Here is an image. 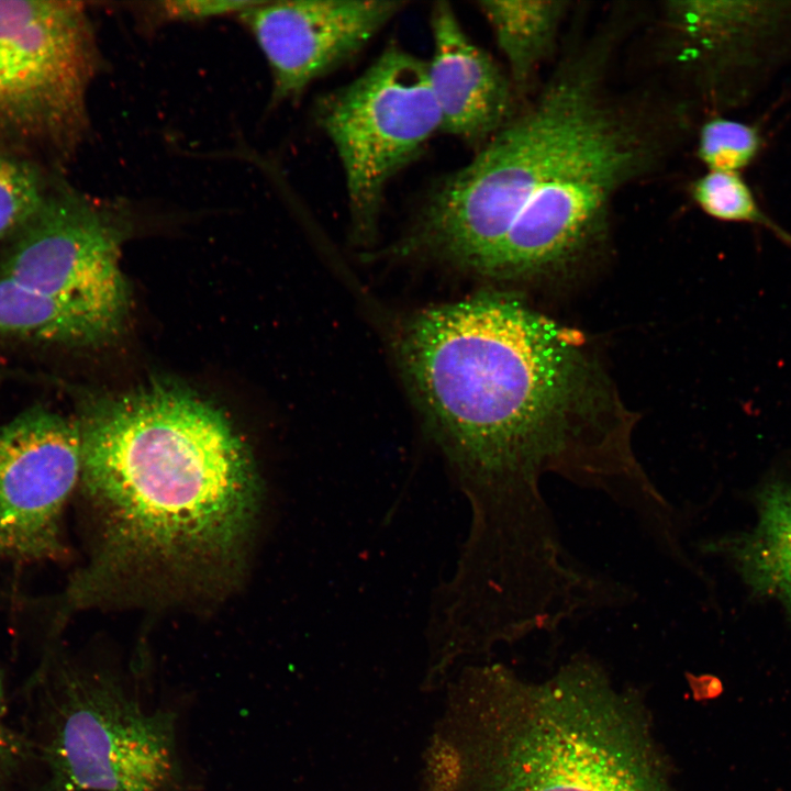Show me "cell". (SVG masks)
<instances>
[{
	"label": "cell",
	"mask_w": 791,
	"mask_h": 791,
	"mask_svg": "<svg viewBox=\"0 0 791 791\" xmlns=\"http://www.w3.org/2000/svg\"><path fill=\"white\" fill-rule=\"evenodd\" d=\"M397 353L468 502V564L515 572L564 553L542 488L548 475L617 503L633 490L630 424L597 413L603 389L584 354L521 302L482 294L422 310Z\"/></svg>",
	"instance_id": "obj_1"
},
{
	"label": "cell",
	"mask_w": 791,
	"mask_h": 791,
	"mask_svg": "<svg viewBox=\"0 0 791 791\" xmlns=\"http://www.w3.org/2000/svg\"><path fill=\"white\" fill-rule=\"evenodd\" d=\"M77 425L79 482L99 536L64 606L96 602L119 575L221 581L260 497L253 459L226 416L182 387L155 382L89 402Z\"/></svg>",
	"instance_id": "obj_2"
},
{
	"label": "cell",
	"mask_w": 791,
	"mask_h": 791,
	"mask_svg": "<svg viewBox=\"0 0 791 791\" xmlns=\"http://www.w3.org/2000/svg\"><path fill=\"white\" fill-rule=\"evenodd\" d=\"M444 688L422 791H680L646 706L592 659L541 681L471 662Z\"/></svg>",
	"instance_id": "obj_3"
},
{
	"label": "cell",
	"mask_w": 791,
	"mask_h": 791,
	"mask_svg": "<svg viewBox=\"0 0 791 791\" xmlns=\"http://www.w3.org/2000/svg\"><path fill=\"white\" fill-rule=\"evenodd\" d=\"M38 791H186L178 713L126 680L49 653L26 686Z\"/></svg>",
	"instance_id": "obj_4"
},
{
	"label": "cell",
	"mask_w": 791,
	"mask_h": 791,
	"mask_svg": "<svg viewBox=\"0 0 791 791\" xmlns=\"http://www.w3.org/2000/svg\"><path fill=\"white\" fill-rule=\"evenodd\" d=\"M103 69L83 2L0 0V151L69 158L87 137L89 89Z\"/></svg>",
	"instance_id": "obj_5"
},
{
	"label": "cell",
	"mask_w": 791,
	"mask_h": 791,
	"mask_svg": "<svg viewBox=\"0 0 791 791\" xmlns=\"http://www.w3.org/2000/svg\"><path fill=\"white\" fill-rule=\"evenodd\" d=\"M315 115L341 161L353 237L368 244L387 185L442 132L426 60L391 45L354 80L322 97Z\"/></svg>",
	"instance_id": "obj_6"
},
{
	"label": "cell",
	"mask_w": 791,
	"mask_h": 791,
	"mask_svg": "<svg viewBox=\"0 0 791 791\" xmlns=\"http://www.w3.org/2000/svg\"><path fill=\"white\" fill-rule=\"evenodd\" d=\"M644 126L609 108L524 204L480 274L510 278L570 260L603 232L616 191L653 158Z\"/></svg>",
	"instance_id": "obj_7"
},
{
	"label": "cell",
	"mask_w": 791,
	"mask_h": 791,
	"mask_svg": "<svg viewBox=\"0 0 791 791\" xmlns=\"http://www.w3.org/2000/svg\"><path fill=\"white\" fill-rule=\"evenodd\" d=\"M134 214L123 198L92 197L59 182L11 236L0 277L90 309L120 328L129 290L119 259Z\"/></svg>",
	"instance_id": "obj_8"
},
{
	"label": "cell",
	"mask_w": 791,
	"mask_h": 791,
	"mask_svg": "<svg viewBox=\"0 0 791 791\" xmlns=\"http://www.w3.org/2000/svg\"><path fill=\"white\" fill-rule=\"evenodd\" d=\"M77 423L42 405L0 425V559L55 560L65 504L80 478Z\"/></svg>",
	"instance_id": "obj_9"
},
{
	"label": "cell",
	"mask_w": 791,
	"mask_h": 791,
	"mask_svg": "<svg viewBox=\"0 0 791 791\" xmlns=\"http://www.w3.org/2000/svg\"><path fill=\"white\" fill-rule=\"evenodd\" d=\"M397 0L255 1L237 16L261 51L274 105L359 53L405 7Z\"/></svg>",
	"instance_id": "obj_10"
},
{
	"label": "cell",
	"mask_w": 791,
	"mask_h": 791,
	"mask_svg": "<svg viewBox=\"0 0 791 791\" xmlns=\"http://www.w3.org/2000/svg\"><path fill=\"white\" fill-rule=\"evenodd\" d=\"M431 31L427 76L442 132L479 149L514 115L511 80L471 41L448 2L432 7Z\"/></svg>",
	"instance_id": "obj_11"
},
{
	"label": "cell",
	"mask_w": 791,
	"mask_h": 791,
	"mask_svg": "<svg viewBox=\"0 0 791 791\" xmlns=\"http://www.w3.org/2000/svg\"><path fill=\"white\" fill-rule=\"evenodd\" d=\"M755 501V524L709 547L728 557L755 594L776 601L791 617V483L771 477Z\"/></svg>",
	"instance_id": "obj_12"
},
{
	"label": "cell",
	"mask_w": 791,
	"mask_h": 791,
	"mask_svg": "<svg viewBox=\"0 0 791 791\" xmlns=\"http://www.w3.org/2000/svg\"><path fill=\"white\" fill-rule=\"evenodd\" d=\"M118 331L90 309L0 277V336L87 346Z\"/></svg>",
	"instance_id": "obj_13"
},
{
	"label": "cell",
	"mask_w": 791,
	"mask_h": 791,
	"mask_svg": "<svg viewBox=\"0 0 791 791\" xmlns=\"http://www.w3.org/2000/svg\"><path fill=\"white\" fill-rule=\"evenodd\" d=\"M477 5L506 60L514 92L524 91L554 48L568 2L480 0Z\"/></svg>",
	"instance_id": "obj_14"
},
{
	"label": "cell",
	"mask_w": 791,
	"mask_h": 791,
	"mask_svg": "<svg viewBox=\"0 0 791 791\" xmlns=\"http://www.w3.org/2000/svg\"><path fill=\"white\" fill-rule=\"evenodd\" d=\"M692 197L710 216L765 226L791 247V235L760 209L750 188L737 172L709 170L694 181Z\"/></svg>",
	"instance_id": "obj_15"
},
{
	"label": "cell",
	"mask_w": 791,
	"mask_h": 791,
	"mask_svg": "<svg viewBox=\"0 0 791 791\" xmlns=\"http://www.w3.org/2000/svg\"><path fill=\"white\" fill-rule=\"evenodd\" d=\"M49 188L32 159L0 151V241L37 211Z\"/></svg>",
	"instance_id": "obj_16"
},
{
	"label": "cell",
	"mask_w": 791,
	"mask_h": 791,
	"mask_svg": "<svg viewBox=\"0 0 791 791\" xmlns=\"http://www.w3.org/2000/svg\"><path fill=\"white\" fill-rule=\"evenodd\" d=\"M748 5L724 1H673L667 3L666 18L676 32L703 42L720 41L739 32L751 21L757 22L766 13Z\"/></svg>",
	"instance_id": "obj_17"
},
{
	"label": "cell",
	"mask_w": 791,
	"mask_h": 791,
	"mask_svg": "<svg viewBox=\"0 0 791 791\" xmlns=\"http://www.w3.org/2000/svg\"><path fill=\"white\" fill-rule=\"evenodd\" d=\"M759 146L760 137L754 126L716 118L702 126L698 154L710 170L737 172L754 159Z\"/></svg>",
	"instance_id": "obj_18"
},
{
	"label": "cell",
	"mask_w": 791,
	"mask_h": 791,
	"mask_svg": "<svg viewBox=\"0 0 791 791\" xmlns=\"http://www.w3.org/2000/svg\"><path fill=\"white\" fill-rule=\"evenodd\" d=\"M256 1V0H255ZM255 1L175 0L145 3L146 20L155 24L166 22H196L212 18L238 15Z\"/></svg>",
	"instance_id": "obj_19"
},
{
	"label": "cell",
	"mask_w": 791,
	"mask_h": 791,
	"mask_svg": "<svg viewBox=\"0 0 791 791\" xmlns=\"http://www.w3.org/2000/svg\"><path fill=\"white\" fill-rule=\"evenodd\" d=\"M3 686L0 672V791H5L33 760L26 735L15 731L7 722Z\"/></svg>",
	"instance_id": "obj_20"
}]
</instances>
